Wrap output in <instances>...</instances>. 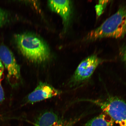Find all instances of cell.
I'll list each match as a JSON object with an SVG mask.
<instances>
[{
    "label": "cell",
    "instance_id": "6da1fadb",
    "mask_svg": "<svg viewBox=\"0 0 126 126\" xmlns=\"http://www.w3.org/2000/svg\"><path fill=\"white\" fill-rule=\"evenodd\" d=\"M126 35V5H123L100 26L88 33L85 40L92 41L105 38H120Z\"/></svg>",
    "mask_w": 126,
    "mask_h": 126
},
{
    "label": "cell",
    "instance_id": "7a4b0ae2",
    "mask_svg": "<svg viewBox=\"0 0 126 126\" xmlns=\"http://www.w3.org/2000/svg\"><path fill=\"white\" fill-rule=\"evenodd\" d=\"M15 40L22 54L31 62L41 63L49 59V48L38 36L28 33L19 34L16 35Z\"/></svg>",
    "mask_w": 126,
    "mask_h": 126
},
{
    "label": "cell",
    "instance_id": "3957f363",
    "mask_svg": "<svg viewBox=\"0 0 126 126\" xmlns=\"http://www.w3.org/2000/svg\"><path fill=\"white\" fill-rule=\"evenodd\" d=\"M83 101L97 105L120 126H126V103L122 99L111 97L105 100L87 99Z\"/></svg>",
    "mask_w": 126,
    "mask_h": 126
},
{
    "label": "cell",
    "instance_id": "277c9868",
    "mask_svg": "<svg viewBox=\"0 0 126 126\" xmlns=\"http://www.w3.org/2000/svg\"><path fill=\"white\" fill-rule=\"evenodd\" d=\"M104 61L96 55L88 57L79 64L68 85L70 87H73L87 81L98 66Z\"/></svg>",
    "mask_w": 126,
    "mask_h": 126
},
{
    "label": "cell",
    "instance_id": "5b68a950",
    "mask_svg": "<svg viewBox=\"0 0 126 126\" xmlns=\"http://www.w3.org/2000/svg\"><path fill=\"white\" fill-rule=\"evenodd\" d=\"M0 59L7 70L9 83L12 86L15 85L20 78V67L13 53L5 45L0 46Z\"/></svg>",
    "mask_w": 126,
    "mask_h": 126
},
{
    "label": "cell",
    "instance_id": "8992f818",
    "mask_svg": "<svg viewBox=\"0 0 126 126\" xmlns=\"http://www.w3.org/2000/svg\"><path fill=\"white\" fill-rule=\"evenodd\" d=\"M62 91L47 83L40 82L33 91L27 96L25 101L32 104L59 96Z\"/></svg>",
    "mask_w": 126,
    "mask_h": 126
},
{
    "label": "cell",
    "instance_id": "52a82bcc",
    "mask_svg": "<svg viewBox=\"0 0 126 126\" xmlns=\"http://www.w3.org/2000/svg\"><path fill=\"white\" fill-rule=\"evenodd\" d=\"M81 116L70 119L61 118L56 112L46 111L36 118L34 126H73L81 119Z\"/></svg>",
    "mask_w": 126,
    "mask_h": 126
},
{
    "label": "cell",
    "instance_id": "ba28073f",
    "mask_svg": "<svg viewBox=\"0 0 126 126\" xmlns=\"http://www.w3.org/2000/svg\"><path fill=\"white\" fill-rule=\"evenodd\" d=\"M50 9L60 16L63 22L68 23L71 15V3L67 0H49L48 2Z\"/></svg>",
    "mask_w": 126,
    "mask_h": 126
},
{
    "label": "cell",
    "instance_id": "9c48e42d",
    "mask_svg": "<svg viewBox=\"0 0 126 126\" xmlns=\"http://www.w3.org/2000/svg\"><path fill=\"white\" fill-rule=\"evenodd\" d=\"M114 123L109 116L104 113L88 121L84 126H114Z\"/></svg>",
    "mask_w": 126,
    "mask_h": 126
},
{
    "label": "cell",
    "instance_id": "30bf717a",
    "mask_svg": "<svg viewBox=\"0 0 126 126\" xmlns=\"http://www.w3.org/2000/svg\"><path fill=\"white\" fill-rule=\"evenodd\" d=\"M109 1L107 0L99 1V4L97 5L95 7L96 12L98 16H100L103 13L104 10Z\"/></svg>",
    "mask_w": 126,
    "mask_h": 126
},
{
    "label": "cell",
    "instance_id": "8fae6325",
    "mask_svg": "<svg viewBox=\"0 0 126 126\" xmlns=\"http://www.w3.org/2000/svg\"><path fill=\"white\" fill-rule=\"evenodd\" d=\"M7 15L5 11L0 8V27L7 21Z\"/></svg>",
    "mask_w": 126,
    "mask_h": 126
},
{
    "label": "cell",
    "instance_id": "7c38bea8",
    "mask_svg": "<svg viewBox=\"0 0 126 126\" xmlns=\"http://www.w3.org/2000/svg\"><path fill=\"white\" fill-rule=\"evenodd\" d=\"M4 99V94L2 86L0 81V103L3 101Z\"/></svg>",
    "mask_w": 126,
    "mask_h": 126
},
{
    "label": "cell",
    "instance_id": "4fadbf2b",
    "mask_svg": "<svg viewBox=\"0 0 126 126\" xmlns=\"http://www.w3.org/2000/svg\"><path fill=\"white\" fill-rule=\"evenodd\" d=\"M122 57L123 60L126 64V46L124 48V49L121 53Z\"/></svg>",
    "mask_w": 126,
    "mask_h": 126
},
{
    "label": "cell",
    "instance_id": "5bb4252c",
    "mask_svg": "<svg viewBox=\"0 0 126 126\" xmlns=\"http://www.w3.org/2000/svg\"><path fill=\"white\" fill-rule=\"evenodd\" d=\"M4 70V66L3 65L1 61L0 60V80L1 79Z\"/></svg>",
    "mask_w": 126,
    "mask_h": 126
},
{
    "label": "cell",
    "instance_id": "9a60e30c",
    "mask_svg": "<svg viewBox=\"0 0 126 126\" xmlns=\"http://www.w3.org/2000/svg\"></svg>",
    "mask_w": 126,
    "mask_h": 126
}]
</instances>
